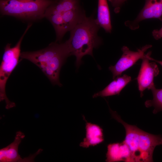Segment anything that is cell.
I'll return each mask as SVG.
<instances>
[{"mask_svg":"<svg viewBox=\"0 0 162 162\" xmlns=\"http://www.w3.org/2000/svg\"><path fill=\"white\" fill-rule=\"evenodd\" d=\"M25 137L24 134L21 131L16 133L14 141L8 146L0 149V162H34V159L43 150L39 149L35 153L22 158L18 153L19 145Z\"/></svg>","mask_w":162,"mask_h":162,"instance_id":"8","label":"cell"},{"mask_svg":"<svg viewBox=\"0 0 162 162\" xmlns=\"http://www.w3.org/2000/svg\"><path fill=\"white\" fill-rule=\"evenodd\" d=\"M96 21L106 32L111 33L112 29L110 10L107 0H98Z\"/></svg>","mask_w":162,"mask_h":162,"instance_id":"14","label":"cell"},{"mask_svg":"<svg viewBox=\"0 0 162 162\" xmlns=\"http://www.w3.org/2000/svg\"><path fill=\"white\" fill-rule=\"evenodd\" d=\"M80 0H54L46 10L45 16L51 14L62 13L79 7Z\"/></svg>","mask_w":162,"mask_h":162,"instance_id":"15","label":"cell"},{"mask_svg":"<svg viewBox=\"0 0 162 162\" xmlns=\"http://www.w3.org/2000/svg\"><path fill=\"white\" fill-rule=\"evenodd\" d=\"M131 80V77L126 74L117 77L103 90L95 93L93 97H105L119 94Z\"/></svg>","mask_w":162,"mask_h":162,"instance_id":"12","label":"cell"},{"mask_svg":"<svg viewBox=\"0 0 162 162\" xmlns=\"http://www.w3.org/2000/svg\"><path fill=\"white\" fill-rule=\"evenodd\" d=\"M152 93L153 98L146 101L145 105L146 107L153 106L154 109L153 112L156 114L162 111V88L157 89L155 86L151 89Z\"/></svg>","mask_w":162,"mask_h":162,"instance_id":"16","label":"cell"},{"mask_svg":"<svg viewBox=\"0 0 162 162\" xmlns=\"http://www.w3.org/2000/svg\"><path fill=\"white\" fill-rule=\"evenodd\" d=\"M67 48L65 42L60 44L52 42L47 47L41 50L22 52L20 57L29 60L41 69L55 56Z\"/></svg>","mask_w":162,"mask_h":162,"instance_id":"5","label":"cell"},{"mask_svg":"<svg viewBox=\"0 0 162 162\" xmlns=\"http://www.w3.org/2000/svg\"><path fill=\"white\" fill-rule=\"evenodd\" d=\"M109 109L112 118L122 124L125 129V137L123 141L130 149V162H153L155 148L162 145L161 135L150 134L135 125L128 124L116 112Z\"/></svg>","mask_w":162,"mask_h":162,"instance_id":"1","label":"cell"},{"mask_svg":"<svg viewBox=\"0 0 162 162\" xmlns=\"http://www.w3.org/2000/svg\"><path fill=\"white\" fill-rule=\"evenodd\" d=\"M54 0H0L1 13L21 19L37 20L44 17Z\"/></svg>","mask_w":162,"mask_h":162,"instance_id":"3","label":"cell"},{"mask_svg":"<svg viewBox=\"0 0 162 162\" xmlns=\"http://www.w3.org/2000/svg\"><path fill=\"white\" fill-rule=\"evenodd\" d=\"M59 14L62 15L63 29L65 33L70 31L86 16L84 10L80 6Z\"/></svg>","mask_w":162,"mask_h":162,"instance_id":"13","label":"cell"},{"mask_svg":"<svg viewBox=\"0 0 162 162\" xmlns=\"http://www.w3.org/2000/svg\"><path fill=\"white\" fill-rule=\"evenodd\" d=\"M150 60L153 61H154V62H157V63H158L159 64H160L162 66V61L157 60H156L155 59H153V58H152L151 57L150 58Z\"/></svg>","mask_w":162,"mask_h":162,"instance_id":"19","label":"cell"},{"mask_svg":"<svg viewBox=\"0 0 162 162\" xmlns=\"http://www.w3.org/2000/svg\"><path fill=\"white\" fill-rule=\"evenodd\" d=\"M32 26L28 25L25 31L20 40L13 47L11 44H8L4 48L2 61L0 66V101L4 100L5 108L9 109L16 106L15 104L10 101L7 96L5 86L7 82L18 62L21 54V45L24 36Z\"/></svg>","mask_w":162,"mask_h":162,"instance_id":"4","label":"cell"},{"mask_svg":"<svg viewBox=\"0 0 162 162\" xmlns=\"http://www.w3.org/2000/svg\"><path fill=\"white\" fill-rule=\"evenodd\" d=\"M151 45H146L137 51L130 50L126 46L122 48L123 54L114 66H111L109 70L112 74L113 79L120 76L124 71L134 65L139 59H142L146 55L145 52L149 48L151 47Z\"/></svg>","mask_w":162,"mask_h":162,"instance_id":"6","label":"cell"},{"mask_svg":"<svg viewBox=\"0 0 162 162\" xmlns=\"http://www.w3.org/2000/svg\"><path fill=\"white\" fill-rule=\"evenodd\" d=\"M100 27L96 19L86 16L70 31V37L65 42L70 56L76 57L77 68L81 64L83 56H93V49L101 44V40L98 34Z\"/></svg>","mask_w":162,"mask_h":162,"instance_id":"2","label":"cell"},{"mask_svg":"<svg viewBox=\"0 0 162 162\" xmlns=\"http://www.w3.org/2000/svg\"><path fill=\"white\" fill-rule=\"evenodd\" d=\"M126 0H109L114 8V11L116 13H118L119 11L121 6Z\"/></svg>","mask_w":162,"mask_h":162,"instance_id":"17","label":"cell"},{"mask_svg":"<svg viewBox=\"0 0 162 162\" xmlns=\"http://www.w3.org/2000/svg\"><path fill=\"white\" fill-rule=\"evenodd\" d=\"M83 118L86 122V136L80 143V146L88 148L102 142L104 140L103 129L97 124L88 122L84 116Z\"/></svg>","mask_w":162,"mask_h":162,"instance_id":"11","label":"cell"},{"mask_svg":"<svg viewBox=\"0 0 162 162\" xmlns=\"http://www.w3.org/2000/svg\"><path fill=\"white\" fill-rule=\"evenodd\" d=\"M151 54V52H149L142 59L141 66L137 77L138 89L141 97L143 96V92L145 89H151L155 86L154 78L158 75L159 72V68L156 63L149 62Z\"/></svg>","mask_w":162,"mask_h":162,"instance_id":"7","label":"cell"},{"mask_svg":"<svg viewBox=\"0 0 162 162\" xmlns=\"http://www.w3.org/2000/svg\"><path fill=\"white\" fill-rule=\"evenodd\" d=\"M162 22V18L159 19ZM154 38L156 40H158L162 38V27L159 30H154L152 32Z\"/></svg>","mask_w":162,"mask_h":162,"instance_id":"18","label":"cell"},{"mask_svg":"<svg viewBox=\"0 0 162 162\" xmlns=\"http://www.w3.org/2000/svg\"><path fill=\"white\" fill-rule=\"evenodd\" d=\"M162 16V0H145L142 9L133 21H127L125 25L132 30L139 27V23L141 21L149 19H160Z\"/></svg>","mask_w":162,"mask_h":162,"instance_id":"9","label":"cell"},{"mask_svg":"<svg viewBox=\"0 0 162 162\" xmlns=\"http://www.w3.org/2000/svg\"><path fill=\"white\" fill-rule=\"evenodd\" d=\"M130 149L123 141L121 142L110 143L107 145L106 162H130Z\"/></svg>","mask_w":162,"mask_h":162,"instance_id":"10","label":"cell"}]
</instances>
